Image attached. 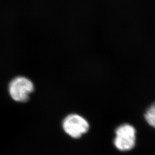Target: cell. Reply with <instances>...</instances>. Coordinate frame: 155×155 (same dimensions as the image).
I'll list each match as a JSON object with an SVG mask.
<instances>
[{
  "mask_svg": "<svg viewBox=\"0 0 155 155\" xmlns=\"http://www.w3.org/2000/svg\"><path fill=\"white\" fill-rule=\"evenodd\" d=\"M145 118L149 125L152 127H155V103L150 106V107L146 111Z\"/></svg>",
  "mask_w": 155,
  "mask_h": 155,
  "instance_id": "4",
  "label": "cell"
},
{
  "mask_svg": "<svg viewBox=\"0 0 155 155\" xmlns=\"http://www.w3.org/2000/svg\"><path fill=\"white\" fill-rule=\"evenodd\" d=\"M114 145L118 150L126 151L132 150L136 143V130L129 124H124L116 130Z\"/></svg>",
  "mask_w": 155,
  "mask_h": 155,
  "instance_id": "2",
  "label": "cell"
},
{
  "mask_svg": "<svg viewBox=\"0 0 155 155\" xmlns=\"http://www.w3.org/2000/svg\"><path fill=\"white\" fill-rule=\"evenodd\" d=\"M63 127L68 135L77 139L89 130V125L82 117L72 114L65 118L63 122Z\"/></svg>",
  "mask_w": 155,
  "mask_h": 155,
  "instance_id": "3",
  "label": "cell"
},
{
  "mask_svg": "<svg viewBox=\"0 0 155 155\" xmlns=\"http://www.w3.org/2000/svg\"><path fill=\"white\" fill-rule=\"evenodd\" d=\"M34 89L32 82L24 77L15 78L12 80L8 87L12 98L16 102L22 103L28 101Z\"/></svg>",
  "mask_w": 155,
  "mask_h": 155,
  "instance_id": "1",
  "label": "cell"
}]
</instances>
